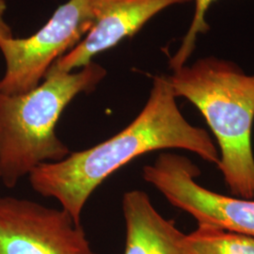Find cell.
Instances as JSON below:
<instances>
[{
  "mask_svg": "<svg viewBox=\"0 0 254 254\" xmlns=\"http://www.w3.org/2000/svg\"><path fill=\"white\" fill-rule=\"evenodd\" d=\"M127 239L125 254H185V234L173 220L163 218L144 191H127L123 197Z\"/></svg>",
  "mask_w": 254,
  "mask_h": 254,
  "instance_id": "8",
  "label": "cell"
},
{
  "mask_svg": "<svg viewBox=\"0 0 254 254\" xmlns=\"http://www.w3.org/2000/svg\"><path fill=\"white\" fill-rule=\"evenodd\" d=\"M185 254H254V236L207 224L184 238Z\"/></svg>",
  "mask_w": 254,
  "mask_h": 254,
  "instance_id": "9",
  "label": "cell"
},
{
  "mask_svg": "<svg viewBox=\"0 0 254 254\" xmlns=\"http://www.w3.org/2000/svg\"><path fill=\"white\" fill-rule=\"evenodd\" d=\"M107 71L91 64L78 72H63L54 64L36 88L20 94L0 92V181L9 189L42 164L59 162L71 151L56 133L67 106L92 91Z\"/></svg>",
  "mask_w": 254,
  "mask_h": 254,
  "instance_id": "3",
  "label": "cell"
},
{
  "mask_svg": "<svg viewBox=\"0 0 254 254\" xmlns=\"http://www.w3.org/2000/svg\"><path fill=\"white\" fill-rule=\"evenodd\" d=\"M182 149L218 166L220 155L206 130L183 116L169 75H155L150 96L136 118L118 134L59 162L40 165L28 175L33 190L58 200L75 222L102 183L136 157L154 151Z\"/></svg>",
  "mask_w": 254,
  "mask_h": 254,
  "instance_id": "1",
  "label": "cell"
},
{
  "mask_svg": "<svg viewBox=\"0 0 254 254\" xmlns=\"http://www.w3.org/2000/svg\"><path fill=\"white\" fill-rule=\"evenodd\" d=\"M217 0H195V11L188 33L184 37L181 46L170 60V67L173 71L186 65L188 60L196 48L199 34H204L210 29L205 15L211 5Z\"/></svg>",
  "mask_w": 254,
  "mask_h": 254,
  "instance_id": "10",
  "label": "cell"
},
{
  "mask_svg": "<svg viewBox=\"0 0 254 254\" xmlns=\"http://www.w3.org/2000/svg\"><path fill=\"white\" fill-rule=\"evenodd\" d=\"M92 1L69 0L34 35L0 41L6 65L0 92L13 95L36 88L51 66L90 31L94 21Z\"/></svg>",
  "mask_w": 254,
  "mask_h": 254,
  "instance_id": "4",
  "label": "cell"
},
{
  "mask_svg": "<svg viewBox=\"0 0 254 254\" xmlns=\"http://www.w3.org/2000/svg\"><path fill=\"white\" fill-rule=\"evenodd\" d=\"M0 254H95L81 223L64 209L0 197Z\"/></svg>",
  "mask_w": 254,
  "mask_h": 254,
  "instance_id": "6",
  "label": "cell"
},
{
  "mask_svg": "<svg viewBox=\"0 0 254 254\" xmlns=\"http://www.w3.org/2000/svg\"><path fill=\"white\" fill-rule=\"evenodd\" d=\"M192 0H93L94 21L86 37L54 65L63 72H73L91 63L101 52L132 37L161 10Z\"/></svg>",
  "mask_w": 254,
  "mask_h": 254,
  "instance_id": "7",
  "label": "cell"
},
{
  "mask_svg": "<svg viewBox=\"0 0 254 254\" xmlns=\"http://www.w3.org/2000/svg\"><path fill=\"white\" fill-rule=\"evenodd\" d=\"M175 97L199 109L220 150L218 168L231 193L254 199V74L216 57L199 59L169 75Z\"/></svg>",
  "mask_w": 254,
  "mask_h": 254,
  "instance_id": "2",
  "label": "cell"
},
{
  "mask_svg": "<svg viewBox=\"0 0 254 254\" xmlns=\"http://www.w3.org/2000/svg\"><path fill=\"white\" fill-rule=\"evenodd\" d=\"M200 170L180 154L162 153L146 165L142 177L169 202L207 224L254 236V199L229 197L200 186Z\"/></svg>",
  "mask_w": 254,
  "mask_h": 254,
  "instance_id": "5",
  "label": "cell"
},
{
  "mask_svg": "<svg viewBox=\"0 0 254 254\" xmlns=\"http://www.w3.org/2000/svg\"><path fill=\"white\" fill-rule=\"evenodd\" d=\"M7 9V5L5 0H0V41L9 39L12 36L11 28L5 21V12Z\"/></svg>",
  "mask_w": 254,
  "mask_h": 254,
  "instance_id": "11",
  "label": "cell"
}]
</instances>
